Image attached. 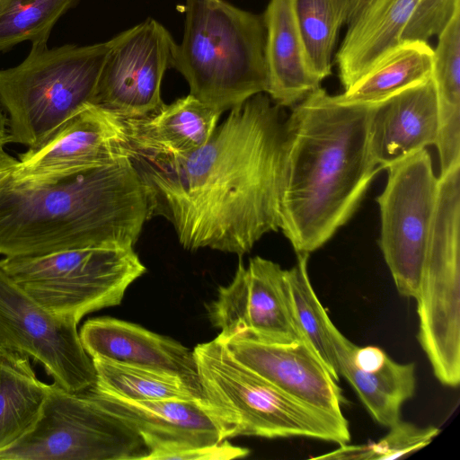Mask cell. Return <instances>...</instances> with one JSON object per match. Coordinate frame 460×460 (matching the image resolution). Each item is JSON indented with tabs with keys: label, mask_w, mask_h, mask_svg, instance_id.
<instances>
[{
	"label": "cell",
	"mask_w": 460,
	"mask_h": 460,
	"mask_svg": "<svg viewBox=\"0 0 460 460\" xmlns=\"http://www.w3.org/2000/svg\"><path fill=\"white\" fill-rule=\"evenodd\" d=\"M193 351L202 399L226 440L238 436L350 440L349 422L273 385L235 359L217 336Z\"/></svg>",
	"instance_id": "cell-5"
},
{
	"label": "cell",
	"mask_w": 460,
	"mask_h": 460,
	"mask_svg": "<svg viewBox=\"0 0 460 460\" xmlns=\"http://www.w3.org/2000/svg\"><path fill=\"white\" fill-rule=\"evenodd\" d=\"M249 449L235 447L227 439L207 447H181L167 450L156 455L154 460H230L249 455Z\"/></svg>",
	"instance_id": "cell-32"
},
{
	"label": "cell",
	"mask_w": 460,
	"mask_h": 460,
	"mask_svg": "<svg viewBox=\"0 0 460 460\" xmlns=\"http://www.w3.org/2000/svg\"><path fill=\"white\" fill-rule=\"evenodd\" d=\"M376 104L340 102L319 87L284 122L279 229L296 254L327 243L383 170L369 146Z\"/></svg>",
	"instance_id": "cell-2"
},
{
	"label": "cell",
	"mask_w": 460,
	"mask_h": 460,
	"mask_svg": "<svg viewBox=\"0 0 460 460\" xmlns=\"http://www.w3.org/2000/svg\"><path fill=\"white\" fill-rule=\"evenodd\" d=\"M49 386L37 377L29 357L0 350V452L32 429Z\"/></svg>",
	"instance_id": "cell-23"
},
{
	"label": "cell",
	"mask_w": 460,
	"mask_h": 460,
	"mask_svg": "<svg viewBox=\"0 0 460 460\" xmlns=\"http://www.w3.org/2000/svg\"><path fill=\"white\" fill-rule=\"evenodd\" d=\"M370 445H346L340 444V447L314 457V459H340V460H369Z\"/></svg>",
	"instance_id": "cell-33"
},
{
	"label": "cell",
	"mask_w": 460,
	"mask_h": 460,
	"mask_svg": "<svg viewBox=\"0 0 460 460\" xmlns=\"http://www.w3.org/2000/svg\"><path fill=\"white\" fill-rule=\"evenodd\" d=\"M94 389L130 401L201 398V394L179 376L168 372L92 358Z\"/></svg>",
	"instance_id": "cell-26"
},
{
	"label": "cell",
	"mask_w": 460,
	"mask_h": 460,
	"mask_svg": "<svg viewBox=\"0 0 460 460\" xmlns=\"http://www.w3.org/2000/svg\"><path fill=\"white\" fill-rule=\"evenodd\" d=\"M239 362L293 397L343 417L341 387L304 341L271 343L236 339L225 341Z\"/></svg>",
	"instance_id": "cell-16"
},
{
	"label": "cell",
	"mask_w": 460,
	"mask_h": 460,
	"mask_svg": "<svg viewBox=\"0 0 460 460\" xmlns=\"http://www.w3.org/2000/svg\"><path fill=\"white\" fill-rule=\"evenodd\" d=\"M0 269L51 314L77 323L121 303L146 270L134 247H91L0 260Z\"/></svg>",
	"instance_id": "cell-7"
},
{
	"label": "cell",
	"mask_w": 460,
	"mask_h": 460,
	"mask_svg": "<svg viewBox=\"0 0 460 460\" xmlns=\"http://www.w3.org/2000/svg\"><path fill=\"white\" fill-rule=\"evenodd\" d=\"M93 105L120 118H140L164 103L161 85L175 42L157 21L145 22L110 40Z\"/></svg>",
	"instance_id": "cell-13"
},
{
	"label": "cell",
	"mask_w": 460,
	"mask_h": 460,
	"mask_svg": "<svg viewBox=\"0 0 460 460\" xmlns=\"http://www.w3.org/2000/svg\"><path fill=\"white\" fill-rule=\"evenodd\" d=\"M433 49L428 42L402 40L342 93L340 102L377 103L431 77Z\"/></svg>",
	"instance_id": "cell-24"
},
{
	"label": "cell",
	"mask_w": 460,
	"mask_h": 460,
	"mask_svg": "<svg viewBox=\"0 0 460 460\" xmlns=\"http://www.w3.org/2000/svg\"><path fill=\"white\" fill-rule=\"evenodd\" d=\"M79 336L92 358L168 372L201 394L193 351L172 339L111 317L87 320Z\"/></svg>",
	"instance_id": "cell-17"
},
{
	"label": "cell",
	"mask_w": 460,
	"mask_h": 460,
	"mask_svg": "<svg viewBox=\"0 0 460 460\" xmlns=\"http://www.w3.org/2000/svg\"><path fill=\"white\" fill-rule=\"evenodd\" d=\"M262 17L224 0H186L182 40L171 66L190 93L223 113L268 86Z\"/></svg>",
	"instance_id": "cell-4"
},
{
	"label": "cell",
	"mask_w": 460,
	"mask_h": 460,
	"mask_svg": "<svg viewBox=\"0 0 460 460\" xmlns=\"http://www.w3.org/2000/svg\"><path fill=\"white\" fill-rule=\"evenodd\" d=\"M459 12L460 0H419L401 40L428 42L438 36Z\"/></svg>",
	"instance_id": "cell-31"
},
{
	"label": "cell",
	"mask_w": 460,
	"mask_h": 460,
	"mask_svg": "<svg viewBox=\"0 0 460 460\" xmlns=\"http://www.w3.org/2000/svg\"><path fill=\"white\" fill-rule=\"evenodd\" d=\"M222 113L192 94L140 118H120L123 146L151 154L185 155L206 144Z\"/></svg>",
	"instance_id": "cell-20"
},
{
	"label": "cell",
	"mask_w": 460,
	"mask_h": 460,
	"mask_svg": "<svg viewBox=\"0 0 460 460\" xmlns=\"http://www.w3.org/2000/svg\"><path fill=\"white\" fill-rule=\"evenodd\" d=\"M262 19L266 93L279 107L293 108L321 87L307 61L294 0H270Z\"/></svg>",
	"instance_id": "cell-19"
},
{
	"label": "cell",
	"mask_w": 460,
	"mask_h": 460,
	"mask_svg": "<svg viewBox=\"0 0 460 460\" xmlns=\"http://www.w3.org/2000/svg\"><path fill=\"white\" fill-rule=\"evenodd\" d=\"M138 431L89 396L50 384L32 429L0 460H145Z\"/></svg>",
	"instance_id": "cell-8"
},
{
	"label": "cell",
	"mask_w": 460,
	"mask_h": 460,
	"mask_svg": "<svg viewBox=\"0 0 460 460\" xmlns=\"http://www.w3.org/2000/svg\"><path fill=\"white\" fill-rule=\"evenodd\" d=\"M432 73L438 107L435 146L439 160L448 164L460 156V12L438 35Z\"/></svg>",
	"instance_id": "cell-25"
},
{
	"label": "cell",
	"mask_w": 460,
	"mask_h": 460,
	"mask_svg": "<svg viewBox=\"0 0 460 460\" xmlns=\"http://www.w3.org/2000/svg\"><path fill=\"white\" fill-rule=\"evenodd\" d=\"M417 339L437 379L460 383V236L449 228L429 238L418 296Z\"/></svg>",
	"instance_id": "cell-12"
},
{
	"label": "cell",
	"mask_w": 460,
	"mask_h": 460,
	"mask_svg": "<svg viewBox=\"0 0 460 460\" xmlns=\"http://www.w3.org/2000/svg\"><path fill=\"white\" fill-rule=\"evenodd\" d=\"M111 42L48 49L32 45L20 65L0 70L10 142L33 148L93 104Z\"/></svg>",
	"instance_id": "cell-6"
},
{
	"label": "cell",
	"mask_w": 460,
	"mask_h": 460,
	"mask_svg": "<svg viewBox=\"0 0 460 460\" xmlns=\"http://www.w3.org/2000/svg\"><path fill=\"white\" fill-rule=\"evenodd\" d=\"M124 140L120 119L90 104L41 144L21 154L11 178L47 181L106 165L127 155Z\"/></svg>",
	"instance_id": "cell-14"
},
{
	"label": "cell",
	"mask_w": 460,
	"mask_h": 460,
	"mask_svg": "<svg viewBox=\"0 0 460 460\" xmlns=\"http://www.w3.org/2000/svg\"><path fill=\"white\" fill-rule=\"evenodd\" d=\"M208 311L224 341H304L292 311L286 270L260 256L250 259L247 266L239 261L232 281L218 288Z\"/></svg>",
	"instance_id": "cell-11"
},
{
	"label": "cell",
	"mask_w": 460,
	"mask_h": 460,
	"mask_svg": "<svg viewBox=\"0 0 460 460\" xmlns=\"http://www.w3.org/2000/svg\"><path fill=\"white\" fill-rule=\"evenodd\" d=\"M329 333L339 375L348 380L374 420L388 428L400 420L402 406L415 393V365L401 364L387 356L378 369L361 370L351 358L354 343L337 329L332 320Z\"/></svg>",
	"instance_id": "cell-22"
},
{
	"label": "cell",
	"mask_w": 460,
	"mask_h": 460,
	"mask_svg": "<svg viewBox=\"0 0 460 460\" xmlns=\"http://www.w3.org/2000/svg\"><path fill=\"white\" fill-rule=\"evenodd\" d=\"M296 263L286 270L292 311L304 341L315 353L338 382L337 358L329 333V317L310 281L307 261L309 254H296Z\"/></svg>",
	"instance_id": "cell-27"
},
{
	"label": "cell",
	"mask_w": 460,
	"mask_h": 460,
	"mask_svg": "<svg viewBox=\"0 0 460 460\" xmlns=\"http://www.w3.org/2000/svg\"><path fill=\"white\" fill-rule=\"evenodd\" d=\"M349 0H294L307 61L322 82L332 74V56Z\"/></svg>",
	"instance_id": "cell-28"
},
{
	"label": "cell",
	"mask_w": 460,
	"mask_h": 460,
	"mask_svg": "<svg viewBox=\"0 0 460 460\" xmlns=\"http://www.w3.org/2000/svg\"><path fill=\"white\" fill-rule=\"evenodd\" d=\"M77 324L46 310L0 269V350L32 358L54 383L74 393L96 379Z\"/></svg>",
	"instance_id": "cell-10"
},
{
	"label": "cell",
	"mask_w": 460,
	"mask_h": 460,
	"mask_svg": "<svg viewBox=\"0 0 460 460\" xmlns=\"http://www.w3.org/2000/svg\"><path fill=\"white\" fill-rule=\"evenodd\" d=\"M389 432L380 440L370 444L369 460H392L406 457L428 446L440 432L435 426L418 427L398 420L389 427Z\"/></svg>",
	"instance_id": "cell-30"
},
{
	"label": "cell",
	"mask_w": 460,
	"mask_h": 460,
	"mask_svg": "<svg viewBox=\"0 0 460 460\" xmlns=\"http://www.w3.org/2000/svg\"><path fill=\"white\" fill-rule=\"evenodd\" d=\"M152 217L147 188L128 155L53 181L10 176L0 188V254L134 247Z\"/></svg>",
	"instance_id": "cell-3"
},
{
	"label": "cell",
	"mask_w": 460,
	"mask_h": 460,
	"mask_svg": "<svg viewBox=\"0 0 460 460\" xmlns=\"http://www.w3.org/2000/svg\"><path fill=\"white\" fill-rule=\"evenodd\" d=\"M383 192L376 199L381 216L378 241L398 293L416 298L438 190L426 148L389 164Z\"/></svg>",
	"instance_id": "cell-9"
},
{
	"label": "cell",
	"mask_w": 460,
	"mask_h": 460,
	"mask_svg": "<svg viewBox=\"0 0 460 460\" xmlns=\"http://www.w3.org/2000/svg\"><path fill=\"white\" fill-rule=\"evenodd\" d=\"M77 0H0V50L22 41L46 45L58 22Z\"/></svg>",
	"instance_id": "cell-29"
},
{
	"label": "cell",
	"mask_w": 460,
	"mask_h": 460,
	"mask_svg": "<svg viewBox=\"0 0 460 460\" xmlns=\"http://www.w3.org/2000/svg\"><path fill=\"white\" fill-rule=\"evenodd\" d=\"M265 93L231 109L208 141L185 155L125 148L144 181L153 217L183 248L239 256L280 227L284 121Z\"/></svg>",
	"instance_id": "cell-1"
},
{
	"label": "cell",
	"mask_w": 460,
	"mask_h": 460,
	"mask_svg": "<svg viewBox=\"0 0 460 460\" xmlns=\"http://www.w3.org/2000/svg\"><path fill=\"white\" fill-rule=\"evenodd\" d=\"M7 124L8 119L0 109V149H4V146L10 142Z\"/></svg>",
	"instance_id": "cell-35"
},
{
	"label": "cell",
	"mask_w": 460,
	"mask_h": 460,
	"mask_svg": "<svg viewBox=\"0 0 460 460\" xmlns=\"http://www.w3.org/2000/svg\"><path fill=\"white\" fill-rule=\"evenodd\" d=\"M419 0H369L347 22L335 62L346 90L402 42V32Z\"/></svg>",
	"instance_id": "cell-21"
},
{
	"label": "cell",
	"mask_w": 460,
	"mask_h": 460,
	"mask_svg": "<svg viewBox=\"0 0 460 460\" xmlns=\"http://www.w3.org/2000/svg\"><path fill=\"white\" fill-rule=\"evenodd\" d=\"M438 107L432 78L376 104L369 124V146L382 169L418 150L435 145Z\"/></svg>",
	"instance_id": "cell-18"
},
{
	"label": "cell",
	"mask_w": 460,
	"mask_h": 460,
	"mask_svg": "<svg viewBox=\"0 0 460 460\" xmlns=\"http://www.w3.org/2000/svg\"><path fill=\"white\" fill-rule=\"evenodd\" d=\"M17 163L18 160L8 155L4 149H0V188L9 179Z\"/></svg>",
	"instance_id": "cell-34"
},
{
	"label": "cell",
	"mask_w": 460,
	"mask_h": 460,
	"mask_svg": "<svg viewBox=\"0 0 460 460\" xmlns=\"http://www.w3.org/2000/svg\"><path fill=\"white\" fill-rule=\"evenodd\" d=\"M84 391L138 431L148 448L145 460H154L156 455L174 448L207 447L225 440L217 420L202 397L130 401L93 386Z\"/></svg>",
	"instance_id": "cell-15"
}]
</instances>
